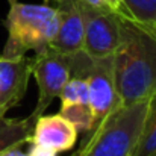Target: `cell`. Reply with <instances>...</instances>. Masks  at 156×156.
I'll list each match as a JSON object with an SVG mask.
<instances>
[{
	"label": "cell",
	"mask_w": 156,
	"mask_h": 156,
	"mask_svg": "<svg viewBox=\"0 0 156 156\" xmlns=\"http://www.w3.org/2000/svg\"><path fill=\"white\" fill-rule=\"evenodd\" d=\"M35 118L30 115L26 118H6L0 117V152L15 147L26 146L32 136Z\"/></svg>",
	"instance_id": "30bf717a"
},
{
	"label": "cell",
	"mask_w": 156,
	"mask_h": 156,
	"mask_svg": "<svg viewBox=\"0 0 156 156\" xmlns=\"http://www.w3.org/2000/svg\"><path fill=\"white\" fill-rule=\"evenodd\" d=\"M59 114L64 118H67L77 129V132H82L83 135L91 127V111H90L88 105H82V103L61 105V112Z\"/></svg>",
	"instance_id": "4fadbf2b"
},
{
	"label": "cell",
	"mask_w": 156,
	"mask_h": 156,
	"mask_svg": "<svg viewBox=\"0 0 156 156\" xmlns=\"http://www.w3.org/2000/svg\"><path fill=\"white\" fill-rule=\"evenodd\" d=\"M79 2L83 3V5H87V6H90V8L102 9V11H109V12H112V14L121 17V18L132 20L129 11L126 9V6L123 5L121 0H79Z\"/></svg>",
	"instance_id": "9a60e30c"
},
{
	"label": "cell",
	"mask_w": 156,
	"mask_h": 156,
	"mask_svg": "<svg viewBox=\"0 0 156 156\" xmlns=\"http://www.w3.org/2000/svg\"><path fill=\"white\" fill-rule=\"evenodd\" d=\"M30 76V58H5L0 55V117L21 102Z\"/></svg>",
	"instance_id": "52a82bcc"
},
{
	"label": "cell",
	"mask_w": 156,
	"mask_h": 156,
	"mask_svg": "<svg viewBox=\"0 0 156 156\" xmlns=\"http://www.w3.org/2000/svg\"><path fill=\"white\" fill-rule=\"evenodd\" d=\"M149 100L115 108L73 156H130L143 130Z\"/></svg>",
	"instance_id": "3957f363"
},
{
	"label": "cell",
	"mask_w": 156,
	"mask_h": 156,
	"mask_svg": "<svg viewBox=\"0 0 156 156\" xmlns=\"http://www.w3.org/2000/svg\"><path fill=\"white\" fill-rule=\"evenodd\" d=\"M121 2L135 23L156 34V0H121Z\"/></svg>",
	"instance_id": "7c38bea8"
},
{
	"label": "cell",
	"mask_w": 156,
	"mask_h": 156,
	"mask_svg": "<svg viewBox=\"0 0 156 156\" xmlns=\"http://www.w3.org/2000/svg\"><path fill=\"white\" fill-rule=\"evenodd\" d=\"M59 99H61V105H88V83H87V80L82 77H71L65 83V87L62 88Z\"/></svg>",
	"instance_id": "5bb4252c"
},
{
	"label": "cell",
	"mask_w": 156,
	"mask_h": 156,
	"mask_svg": "<svg viewBox=\"0 0 156 156\" xmlns=\"http://www.w3.org/2000/svg\"><path fill=\"white\" fill-rule=\"evenodd\" d=\"M24 146H15L11 149H6L3 152H0V156H29L26 150H23Z\"/></svg>",
	"instance_id": "e0dca14e"
},
{
	"label": "cell",
	"mask_w": 156,
	"mask_h": 156,
	"mask_svg": "<svg viewBox=\"0 0 156 156\" xmlns=\"http://www.w3.org/2000/svg\"><path fill=\"white\" fill-rule=\"evenodd\" d=\"M59 24L50 49L62 55H73L83 49V12L79 0H62L58 5Z\"/></svg>",
	"instance_id": "ba28073f"
},
{
	"label": "cell",
	"mask_w": 156,
	"mask_h": 156,
	"mask_svg": "<svg viewBox=\"0 0 156 156\" xmlns=\"http://www.w3.org/2000/svg\"><path fill=\"white\" fill-rule=\"evenodd\" d=\"M73 55H62L49 47L30 58V70L38 85V100L30 114L32 118L37 120L44 115L53 100L59 97L65 83L74 76Z\"/></svg>",
	"instance_id": "277c9868"
},
{
	"label": "cell",
	"mask_w": 156,
	"mask_h": 156,
	"mask_svg": "<svg viewBox=\"0 0 156 156\" xmlns=\"http://www.w3.org/2000/svg\"><path fill=\"white\" fill-rule=\"evenodd\" d=\"M114 76L121 105L149 100L156 94V34L121 18V40L114 53Z\"/></svg>",
	"instance_id": "6da1fadb"
},
{
	"label": "cell",
	"mask_w": 156,
	"mask_h": 156,
	"mask_svg": "<svg viewBox=\"0 0 156 156\" xmlns=\"http://www.w3.org/2000/svg\"><path fill=\"white\" fill-rule=\"evenodd\" d=\"M44 2H58V3H59V2H62V0H44Z\"/></svg>",
	"instance_id": "ac0fdd59"
},
{
	"label": "cell",
	"mask_w": 156,
	"mask_h": 156,
	"mask_svg": "<svg viewBox=\"0 0 156 156\" xmlns=\"http://www.w3.org/2000/svg\"><path fill=\"white\" fill-rule=\"evenodd\" d=\"M8 2L9 11L5 20L8 40L0 55L5 58H21L30 50L35 55L47 50L58 30V9L18 0Z\"/></svg>",
	"instance_id": "7a4b0ae2"
},
{
	"label": "cell",
	"mask_w": 156,
	"mask_h": 156,
	"mask_svg": "<svg viewBox=\"0 0 156 156\" xmlns=\"http://www.w3.org/2000/svg\"><path fill=\"white\" fill-rule=\"evenodd\" d=\"M77 133V129L61 114L41 115L35 120L29 143L55 153H62L74 147Z\"/></svg>",
	"instance_id": "9c48e42d"
},
{
	"label": "cell",
	"mask_w": 156,
	"mask_h": 156,
	"mask_svg": "<svg viewBox=\"0 0 156 156\" xmlns=\"http://www.w3.org/2000/svg\"><path fill=\"white\" fill-rule=\"evenodd\" d=\"M85 80L88 83V106L91 111V127L83 135L80 146H83L93 136V133L100 127L105 118L121 105L115 87L114 56L93 59Z\"/></svg>",
	"instance_id": "5b68a950"
},
{
	"label": "cell",
	"mask_w": 156,
	"mask_h": 156,
	"mask_svg": "<svg viewBox=\"0 0 156 156\" xmlns=\"http://www.w3.org/2000/svg\"><path fill=\"white\" fill-rule=\"evenodd\" d=\"M83 12V52L93 59L114 56L121 40V17L80 3Z\"/></svg>",
	"instance_id": "8992f818"
},
{
	"label": "cell",
	"mask_w": 156,
	"mask_h": 156,
	"mask_svg": "<svg viewBox=\"0 0 156 156\" xmlns=\"http://www.w3.org/2000/svg\"><path fill=\"white\" fill-rule=\"evenodd\" d=\"M27 146H29V150H27L29 156H58V153L50 152L47 149H43L40 146H35V144H30V143H27Z\"/></svg>",
	"instance_id": "2e32d148"
},
{
	"label": "cell",
	"mask_w": 156,
	"mask_h": 156,
	"mask_svg": "<svg viewBox=\"0 0 156 156\" xmlns=\"http://www.w3.org/2000/svg\"><path fill=\"white\" fill-rule=\"evenodd\" d=\"M130 156H156V94L149 100L143 130Z\"/></svg>",
	"instance_id": "8fae6325"
}]
</instances>
